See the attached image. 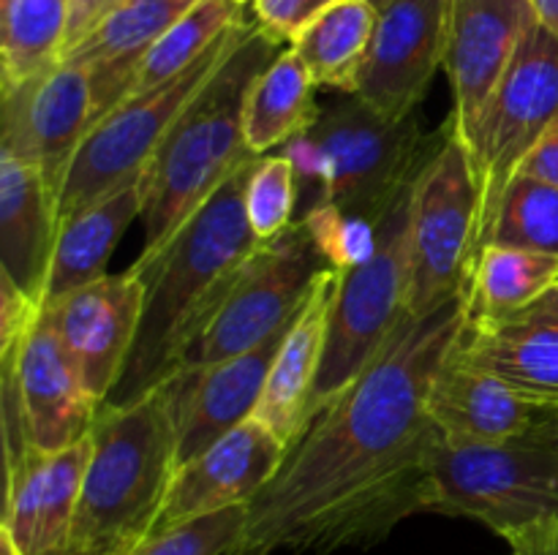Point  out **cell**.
Segmentation results:
<instances>
[{
    "label": "cell",
    "instance_id": "obj_1",
    "mask_svg": "<svg viewBox=\"0 0 558 555\" xmlns=\"http://www.w3.org/2000/svg\"><path fill=\"white\" fill-rule=\"evenodd\" d=\"M472 310V288L398 326L363 375L314 419L248 504L232 555L368 547L428 509V392Z\"/></svg>",
    "mask_w": 558,
    "mask_h": 555
},
{
    "label": "cell",
    "instance_id": "obj_2",
    "mask_svg": "<svg viewBox=\"0 0 558 555\" xmlns=\"http://www.w3.org/2000/svg\"><path fill=\"white\" fill-rule=\"evenodd\" d=\"M259 158L251 152L150 264H134L147 286L145 313L123 379L107 406L140 400L178 370L199 326L238 281L245 261L262 248L245 215V188Z\"/></svg>",
    "mask_w": 558,
    "mask_h": 555
},
{
    "label": "cell",
    "instance_id": "obj_3",
    "mask_svg": "<svg viewBox=\"0 0 558 555\" xmlns=\"http://www.w3.org/2000/svg\"><path fill=\"white\" fill-rule=\"evenodd\" d=\"M447 136L450 125L428 134L420 112L387 120L363 98L343 96L319 109L314 123L283 145V156L298 169V183H316V201L305 218L314 221L332 264L341 267V232L349 226L374 232L392 201L417 183Z\"/></svg>",
    "mask_w": 558,
    "mask_h": 555
},
{
    "label": "cell",
    "instance_id": "obj_4",
    "mask_svg": "<svg viewBox=\"0 0 558 555\" xmlns=\"http://www.w3.org/2000/svg\"><path fill=\"white\" fill-rule=\"evenodd\" d=\"M281 52L283 44L267 36L259 22H251L221 69L169 131L145 169V248L136 267L150 264L213 190L251 156L243 128L245 98L256 76Z\"/></svg>",
    "mask_w": 558,
    "mask_h": 555
},
{
    "label": "cell",
    "instance_id": "obj_5",
    "mask_svg": "<svg viewBox=\"0 0 558 555\" xmlns=\"http://www.w3.org/2000/svg\"><path fill=\"white\" fill-rule=\"evenodd\" d=\"M80 504L60 555H125L156 531L178 473V430L161 384L98 411Z\"/></svg>",
    "mask_w": 558,
    "mask_h": 555
},
{
    "label": "cell",
    "instance_id": "obj_6",
    "mask_svg": "<svg viewBox=\"0 0 558 555\" xmlns=\"http://www.w3.org/2000/svg\"><path fill=\"white\" fill-rule=\"evenodd\" d=\"M425 468V511L483 522L512 553L558 531V435L474 444L436 430Z\"/></svg>",
    "mask_w": 558,
    "mask_h": 555
},
{
    "label": "cell",
    "instance_id": "obj_7",
    "mask_svg": "<svg viewBox=\"0 0 558 555\" xmlns=\"http://www.w3.org/2000/svg\"><path fill=\"white\" fill-rule=\"evenodd\" d=\"M412 188L392 201L371 232V243L341 267L325 359L308 403V419L332 406L368 370L409 316V215Z\"/></svg>",
    "mask_w": 558,
    "mask_h": 555
},
{
    "label": "cell",
    "instance_id": "obj_8",
    "mask_svg": "<svg viewBox=\"0 0 558 555\" xmlns=\"http://www.w3.org/2000/svg\"><path fill=\"white\" fill-rule=\"evenodd\" d=\"M248 25V20L234 25L191 69L142 96L125 98L87 131L60 190V221L145 174L147 163L153 161L169 131L183 118L191 101L205 90Z\"/></svg>",
    "mask_w": 558,
    "mask_h": 555
},
{
    "label": "cell",
    "instance_id": "obj_9",
    "mask_svg": "<svg viewBox=\"0 0 558 555\" xmlns=\"http://www.w3.org/2000/svg\"><path fill=\"white\" fill-rule=\"evenodd\" d=\"M330 267L336 264L311 218H300L276 239L262 243L199 326L178 370L221 362L259 346L278 326L294 319L316 278Z\"/></svg>",
    "mask_w": 558,
    "mask_h": 555
},
{
    "label": "cell",
    "instance_id": "obj_10",
    "mask_svg": "<svg viewBox=\"0 0 558 555\" xmlns=\"http://www.w3.org/2000/svg\"><path fill=\"white\" fill-rule=\"evenodd\" d=\"M480 212L483 199L472 158L450 125V136L412 190L409 319L434 313L469 286L480 254Z\"/></svg>",
    "mask_w": 558,
    "mask_h": 555
},
{
    "label": "cell",
    "instance_id": "obj_11",
    "mask_svg": "<svg viewBox=\"0 0 558 555\" xmlns=\"http://www.w3.org/2000/svg\"><path fill=\"white\" fill-rule=\"evenodd\" d=\"M558 118V36L543 22H534L523 36L485 107L466 134V145L477 174L480 199V248L490 232L505 188L532 150L543 131Z\"/></svg>",
    "mask_w": 558,
    "mask_h": 555
},
{
    "label": "cell",
    "instance_id": "obj_12",
    "mask_svg": "<svg viewBox=\"0 0 558 555\" xmlns=\"http://www.w3.org/2000/svg\"><path fill=\"white\" fill-rule=\"evenodd\" d=\"M452 9L445 0H392L379 11L354 96L387 120L420 112L436 71L445 69Z\"/></svg>",
    "mask_w": 558,
    "mask_h": 555
},
{
    "label": "cell",
    "instance_id": "obj_13",
    "mask_svg": "<svg viewBox=\"0 0 558 555\" xmlns=\"http://www.w3.org/2000/svg\"><path fill=\"white\" fill-rule=\"evenodd\" d=\"M96 120L90 69L60 60L47 74L3 90L0 147L36 163L60 199L71 161Z\"/></svg>",
    "mask_w": 558,
    "mask_h": 555
},
{
    "label": "cell",
    "instance_id": "obj_14",
    "mask_svg": "<svg viewBox=\"0 0 558 555\" xmlns=\"http://www.w3.org/2000/svg\"><path fill=\"white\" fill-rule=\"evenodd\" d=\"M145 278L129 267L120 275H104L41 305V316L65 343L85 386L101 403H107L125 373L145 313Z\"/></svg>",
    "mask_w": 558,
    "mask_h": 555
},
{
    "label": "cell",
    "instance_id": "obj_15",
    "mask_svg": "<svg viewBox=\"0 0 558 555\" xmlns=\"http://www.w3.org/2000/svg\"><path fill=\"white\" fill-rule=\"evenodd\" d=\"M289 324L292 321L238 357L202 368L174 370L167 381H161L178 430L180 466L199 457L229 430L254 417Z\"/></svg>",
    "mask_w": 558,
    "mask_h": 555
},
{
    "label": "cell",
    "instance_id": "obj_16",
    "mask_svg": "<svg viewBox=\"0 0 558 555\" xmlns=\"http://www.w3.org/2000/svg\"><path fill=\"white\" fill-rule=\"evenodd\" d=\"M0 357L14 365L22 411L38 452H60L90 435L104 403L87 390L71 351L41 313L25 335L0 341Z\"/></svg>",
    "mask_w": 558,
    "mask_h": 555
},
{
    "label": "cell",
    "instance_id": "obj_17",
    "mask_svg": "<svg viewBox=\"0 0 558 555\" xmlns=\"http://www.w3.org/2000/svg\"><path fill=\"white\" fill-rule=\"evenodd\" d=\"M428 414L441 435L474 444L558 435V400L463 362L450 351L428 392Z\"/></svg>",
    "mask_w": 558,
    "mask_h": 555
},
{
    "label": "cell",
    "instance_id": "obj_18",
    "mask_svg": "<svg viewBox=\"0 0 558 555\" xmlns=\"http://www.w3.org/2000/svg\"><path fill=\"white\" fill-rule=\"evenodd\" d=\"M287 452L265 422L245 419L178 468L153 533L229 506H248L276 477Z\"/></svg>",
    "mask_w": 558,
    "mask_h": 555
},
{
    "label": "cell",
    "instance_id": "obj_19",
    "mask_svg": "<svg viewBox=\"0 0 558 555\" xmlns=\"http://www.w3.org/2000/svg\"><path fill=\"white\" fill-rule=\"evenodd\" d=\"M537 22L532 0H458L452 5L445 71L452 87L450 125L466 134Z\"/></svg>",
    "mask_w": 558,
    "mask_h": 555
},
{
    "label": "cell",
    "instance_id": "obj_20",
    "mask_svg": "<svg viewBox=\"0 0 558 555\" xmlns=\"http://www.w3.org/2000/svg\"><path fill=\"white\" fill-rule=\"evenodd\" d=\"M452 351L485 373L558 400V286L507 316L469 310Z\"/></svg>",
    "mask_w": 558,
    "mask_h": 555
},
{
    "label": "cell",
    "instance_id": "obj_21",
    "mask_svg": "<svg viewBox=\"0 0 558 555\" xmlns=\"http://www.w3.org/2000/svg\"><path fill=\"white\" fill-rule=\"evenodd\" d=\"M90 435L60 452H33L5 473L0 528L22 555H60L80 504Z\"/></svg>",
    "mask_w": 558,
    "mask_h": 555
},
{
    "label": "cell",
    "instance_id": "obj_22",
    "mask_svg": "<svg viewBox=\"0 0 558 555\" xmlns=\"http://www.w3.org/2000/svg\"><path fill=\"white\" fill-rule=\"evenodd\" d=\"M341 286V267H330L316 278L303 308L289 324L281 348L276 354L259 408L254 417L265 422L292 449L311 428L308 403L319 379L325 359L327 330H330L332 305Z\"/></svg>",
    "mask_w": 558,
    "mask_h": 555
},
{
    "label": "cell",
    "instance_id": "obj_23",
    "mask_svg": "<svg viewBox=\"0 0 558 555\" xmlns=\"http://www.w3.org/2000/svg\"><path fill=\"white\" fill-rule=\"evenodd\" d=\"M58 229V194L41 169L0 147V278L36 305H44Z\"/></svg>",
    "mask_w": 558,
    "mask_h": 555
},
{
    "label": "cell",
    "instance_id": "obj_24",
    "mask_svg": "<svg viewBox=\"0 0 558 555\" xmlns=\"http://www.w3.org/2000/svg\"><path fill=\"white\" fill-rule=\"evenodd\" d=\"M194 3L196 0H120L63 54L69 63L90 69L98 120L129 98L140 60Z\"/></svg>",
    "mask_w": 558,
    "mask_h": 555
},
{
    "label": "cell",
    "instance_id": "obj_25",
    "mask_svg": "<svg viewBox=\"0 0 558 555\" xmlns=\"http://www.w3.org/2000/svg\"><path fill=\"white\" fill-rule=\"evenodd\" d=\"M145 174L60 221L44 305L107 275V261L134 218L145 212Z\"/></svg>",
    "mask_w": 558,
    "mask_h": 555
},
{
    "label": "cell",
    "instance_id": "obj_26",
    "mask_svg": "<svg viewBox=\"0 0 558 555\" xmlns=\"http://www.w3.org/2000/svg\"><path fill=\"white\" fill-rule=\"evenodd\" d=\"M314 79L292 47L283 49L251 85L245 98V145L256 156L283 147L319 114Z\"/></svg>",
    "mask_w": 558,
    "mask_h": 555
},
{
    "label": "cell",
    "instance_id": "obj_27",
    "mask_svg": "<svg viewBox=\"0 0 558 555\" xmlns=\"http://www.w3.org/2000/svg\"><path fill=\"white\" fill-rule=\"evenodd\" d=\"M376 20L379 11L365 0H341L300 33L292 49L316 87L354 96Z\"/></svg>",
    "mask_w": 558,
    "mask_h": 555
},
{
    "label": "cell",
    "instance_id": "obj_28",
    "mask_svg": "<svg viewBox=\"0 0 558 555\" xmlns=\"http://www.w3.org/2000/svg\"><path fill=\"white\" fill-rule=\"evenodd\" d=\"M71 0H0V87L47 74L65 54Z\"/></svg>",
    "mask_w": 558,
    "mask_h": 555
},
{
    "label": "cell",
    "instance_id": "obj_29",
    "mask_svg": "<svg viewBox=\"0 0 558 555\" xmlns=\"http://www.w3.org/2000/svg\"><path fill=\"white\" fill-rule=\"evenodd\" d=\"M558 286V256L485 245L472 267V313L507 316Z\"/></svg>",
    "mask_w": 558,
    "mask_h": 555
},
{
    "label": "cell",
    "instance_id": "obj_30",
    "mask_svg": "<svg viewBox=\"0 0 558 555\" xmlns=\"http://www.w3.org/2000/svg\"><path fill=\"white\" fill-rule=\"evenodd\" d=\"M245 20V5L234 0H196L136 65L129 98L174 79L196 63L223 33Z\"/></svg>",
    "mask_w": 558,
    "mask_h": 555
},
{
    "label": "cell",
    "instance_id": "obj_31",
    "mask_svg": "<svg viewBox=\"0 0 558 555\" xmlns=\"http://www.w3.org/2000/svg\"><path fill=\"white\" fill-rule=\"evenodd\" d=\"M485 245H512V248L558 256L556 185L529 177V174H515L501 194Z\"/></svg>",
    "mask_w": 558,
    "mask_h": 555
},
{
    "label": "cell",
    "instance_id": "obj_32",
    "mask_svg": "<svg viewBox=\"0 0 558 555\" xmlns=\"http://www.w3.org/2000/svg\"><path fill=\"white\" fill-rule=\"evenodd\" d=\"M298 169L289 156H262L245 188V215L262 243H270L292 226L298 205Z\"/></svg>",
    "mask_w": 558,
    "mask_h": 555
},
{
    "label": "cell",
    "instance_id": "obj_33",
    "mask_svg": "<svg viewBox=\"0 0 558 555\" xmlns=\"http://www.w3.org/2000/svg\"><path fill=\"white\" fill-rule=\"evenodd\" d=\"M248 520V506H229L158 531L125 555H232Z\"/></svg>",
    "mask_w": 558,
    "mask_h": 555
},
{
    "label": "cell",
    "instance_id": "obj_34",
    "mask_svg": "<svg viewBox=\"0 0 558 555\" xmlns=\"http://www.w3.org/2000/svg\"><path fill=\"white\" fill-rule=\"evenodd\" d=\"M341 0H254V16L267 36L292 47L300 33Z\"/></svg>",
    "mask_w": 558,
    "mask_h": 555
},
{
    "label": "cell",
    "instance_id": "obj_35",
    "mask_svg": "<svg viewBox=\"0 0 558 555\" xmlns=\"http://www.w3.org/2000/svg\"><path fill=\"white\" fill-rule=\"evenodd\" d=\"M518 174H529V177H537L558 188V118L534 141V147L518 166Z\"/></svg>",
    "mask_w": 558,
    "mask_h": 555
},
{
    "label": "cell",
    "instance_id": "obj_36",
    "mask_svg": "<svg viewBox=\"0 0 558 555\" xmlns=\"http://www.w3.org/2000/svg\"><path fill=\"white\" fill-rule=\"evenodd\" d=\"M120 0H71V20H69V41H65V52L74 47L76 41L87 36L109 11L118 5Z\"/></svg>",
    "mask_w": 558,
    "mask_h": 555
},
{
    "label": "cell",
    "instance_id": "obj_37",
    "mask_svg": "<svg viewBox=\"0 0 558 555\" xmlns=\"http://www.w3.org/2000/svg\"><path fill=\"white\" fill-rule=\"evenodd\" d=\"M537 20L558 36V0H532Z\"/></svg>",
    "mask_w": 558,
    "mask_h": 555
},
{
    "label": "cell",
    "instance_id": "obj_38",
    "mask_svg": "<svg viewBox=\"0 0 558 555\" xmlns=\"http://www.w3.org/2000/svg\"><path fill=\"white\" fill-rule=\"evenodd\" d=\"M0 555H22L20 550H16L14 539H11L3 528H0Z\"/></svg>",
    "mask_w": 558,
    "mask_h": 555
},
{
    "label": "cell",
    "instance_id": "obj_39",
    "mask_svg": "<svg viewBox=\"0 0 558 555\" xmlns=\"http://www.w3.org/2000/svg\"><path fill=\"white\" fill-rule=\"evenodd\" d=\"M365 3H371V5H374L376 11H381V9H385V5H390L392 0H365Z\"/></svg>",
    "mask_w": 558,
    "mask_h": 555
},
{
    "label": "cell",
    "instance_id": "obj_40",
    "mask_svg": "<svg viewBox=\"0 0 558 555\" xmlns=\"http://www.w3.org/2000/svg\"><path fill=\"white\" fill-rule=\"evenodd\" d=\"M234 3H240V5H248V3H254V0H234Z\"/></svg>",
    "mask_w": 558,
    "mask_h": 555
},
{
    "label": "cell",
    "instance_id": "obj_41",
    "mask_svg": "<svg viewBox=\"0 0 558 555\" xmlns=\"http://www.w3.org/2000/svg\"><path fill=\"white\" fill-rule=\"evenodd\" d=\"M445 3H447V5H450V9H452V5H456V3H458V0H445Z\"/></svg>",
    "mask_w": 558,
    "mask_h": 555
}]
</instances>
